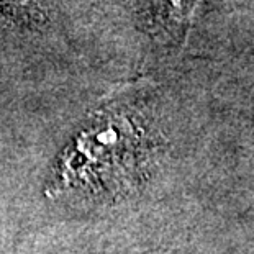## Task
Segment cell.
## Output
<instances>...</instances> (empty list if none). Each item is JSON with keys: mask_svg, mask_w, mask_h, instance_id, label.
<instances>
[{"mask_svg": "<svg viewBox=\"0 0 254 254\" xmlns=\"http://www.w3.org/2000/svg\"><path fill=\"white\" fill-rule=\"evenodd\" d=\"M197 3L198 0H159L164 17L176 23L174 26H179V28L190 26L192 13Z\"/></svg>", "mask_w": 254, "mask_h": 254, "instance_id": "6da1fadb", "label": "cell"}]
</instances>
